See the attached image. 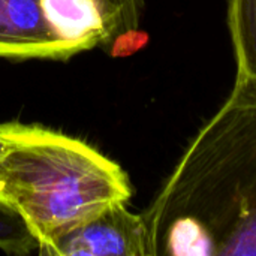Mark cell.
Returning <instances> with one entry per match:
<instances>
[{
	"label": "cell",
	"mask_w": 256,
	"mask_h": 256,
	"mask_svg": "<svg viewBox=\"0 0 256 256\" xmlns=\"http://www.w3.org/2000/svg\"><path fill=\"white\" fill-rule=\"evenodd\" d=\"M142 216L152 256H256V84L236 81Z\"/></svg>",
	"instance_id": "obj_1"
},
{
	"label": "cell",
	"mask_w": 256,
	"mask_h": 256,
	"mask_svg": "<svg viewBox=\"0 0 256 256\" xmlns=\"http://www.w3.org/2000/svg\"><path fill=\"white\" fill-rule=\"evenodd\" d=\"M39 255L48 256H152L148 230L142 213L116 202L86 222L54 237Z\"/></svg>",
	"instance_id": "obj_3"
},
{
	"label": "cell",
	"mask_w": 256,
	"mask_h": 256,
	"mask_svg": "<svg viewBox=\"0 0 256 256\" xmlns=\"http://www.w3.org/2000/svg\"><path fill=\"white\" fill-rule=\"evenodd\" d=\"M132 196L126 172L88 144L30 126L0 159V200L26 220L39 242L54 237Z\"/></svg>",
	"instance_id": "obj_2"
},
{
	"label": "cell",
	"mask_w": 256,
	"mask_h": 256,
	"mask_svg": "<svg viewBox=\"0 0 256 256\" xmlns=\"http://www.w3.org/2000/svg\"><path fill=\"white\" fill-rule=\"evenodd\" d=\"M39 249V242L26 220L9 204L0 200V250L24 256Z\"/></svg>",
	"instance_id": "obj_8"
},
{
	"label": "cell",
	"mask_w": 256,
	"mask_h": 256,
	"mask_svg": "<svg viewBox=\"0 0 256 256\" xmlns=\"http://www.w3.org/2000/svg\"><path fill=\"white\" fill-rule=\"evenodd\" d=\"M30 124L18 122L0 123V159L27 134Z\"/></svg>",
	"instance_id": "obj_9"
},
{
	"label": "cell",
	"mask_w": 256,
	"mask_h": 256,
	"mask_svg": "<svg viewBox=\"0 0 256 256\" xmlns=\"http://www.w3.org/2000/svg\"><path fill=\"white\" fill-rule=\"evenodd\" d=\"M226 22L237 64L236 81L256 84V0H226Z\"/></svg>",
	"instance_id": "obj_6"
},
{
	"label": "cell",
	"mask_w": 256,
	"mask_h": 256,
	"mask_svg": "<svg viewBox=\"0 0 256 256\" xmlns=\"http://www.w3.org/2000/svg\"><path fill=\"white\" fill-rule=\"evenodd\" d=\"M78 52L48 21L40 0H0V57L68 60Z\"/></svg>",
	"instance_id": "obj_4"
},
{
	"label": "cell",
	"mask_w": 256,
	"mask_h": 256,
	"mask_svg": "<svg viewBox=\"0 0 256 256\" xmlns=\"http://www.w3.org/2000/svg\"><path fill=\"white\" fill-rule=\"evenodd\" d=\"M54 28L80 52L102 46L106 50L108 33L96 0H40Z\"/></svg>",
	"instance_id": "obj_5"
},
{
	"label": "cell",
	"mask_w": 256,
	"mask_h": 256,
	"mask_svg": "<svg viewBox=\"0 0 256 256\" xmlns=\"http://www.w3.org/2000/svg\"><path fill=\"white\" fill-rule=\"evenodd\" d=\"M108 33L106 48L123 51L126 39H142L140 22L144 10V0H96Z\"/></svg>",
	"instance_id": "obj_7"
}]
</instances>
